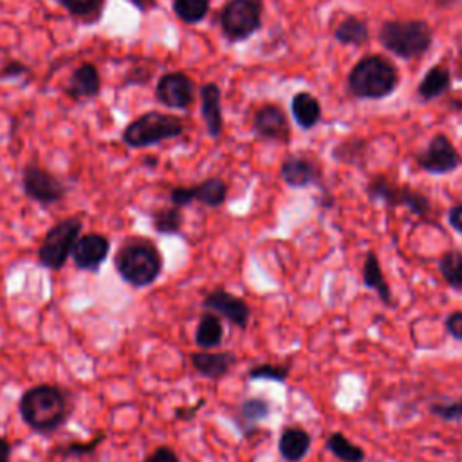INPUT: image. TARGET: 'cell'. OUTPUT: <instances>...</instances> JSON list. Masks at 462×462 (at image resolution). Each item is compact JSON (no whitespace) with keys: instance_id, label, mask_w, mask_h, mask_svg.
<instances>
[{"instance_id":"obj_1","label":"cell","mask_w":462,"mask_h":462,"mask_svg":"<svg viewBox=\"0 0 462 462\" xmlns=\"http://www.w3.org/2000/svg\"><path fill=\"white\" fill-rule=\"evenodd\" d=\"M70 395L58 384L40 383L27 388L18 401L23 424L40 435H51L72 417Z\"/></svg>"},{"instance_id":"obj_2","label":"cell","mask_w":462,"mask_h":462,"mask_svg":"<svg viewBox=\"0 0 462 462\" xmlns=\"http://www.w3.org/2000/svg\"><path fill=\"white\" fill-rule=\"evenodd\" d=\"M114 267L126 285L143 289L157 282L162 273L164 260L162 253L150 238L128 236L116 251Z\"/></svg>"},{"instance_id":"obj_3","label":"cell","mask_w":462,"mask_h":462,"mask_svg":"<svg viewBox=\"0 0 462 462\" xmlns=\"http://www.w3.org/2000/svg\"><path fill=\"white\" fill-rule=\"evenodd\" d=\"M397 69L379 54L365 56L348 74V90L359 99H383L397 88Z\"/></svg>"},{"instance_id":"obj_4","label":"cell","mask_w":462,"mask_h":462,"mask_svg":"<svg viewBox=\"0 0 462 462\" xmlns=\"http://www.w3.org/2000/svg\"><path fill=\"white\" fill-rule=\"evenodd\" d=\"M431 40L433 32L424 20H390L379 29L381 45L402 60L422 56Z\"/></svg>"},{"instance_id":"obj_5","label":"cell","mask_w":462,"mask_h":462,"mask_svg":"<svg viewBox=\"0 0 462 462\" xmlns=\"http://www.w3.org/2000/svg\"><path fill=\"white\" fill-rule=\"evenodd\" d=\"M186 130L184 121L177 116L150 110L128 123L121 134V139L130 148H148L168 139L182 135Z\"/></svg>"},{"instance_id":"obj_6","label":"cell","mask_w":462,"mask_h":462,"mask_svg":"<svg viewBox=\"0 0 462 462\" xmlns=\"http://www.w3.org/2000/svg\"><path fill=\"white\" fill-rule=\"evenodd\" d=\"M81 231L83 222L79 217H67L52 224L38 245V262L49 271H60L70 258Z\"/></svg>"},{"instance_id":"obj_7","label":"cell","mask_w":462,"mask_h":462,"mask_svg":"<svg viewBox=\"0 0 462 462\" xmlns=\"http://www.w3.org/2000/svg\"><path fill=\"white\" fill-rule=\"evenodd\" d=\"M366 197L374 202L384 204L386 208H406L420 218H426L431 213V202L424 193L410 186L395 184L384 175L372 177L366 184Z\"/></svg>"},{"instance_id":"obj_8","label":"cell","mask_w":462,"mask_h":462,"mask_svg":"<svg viewBox=\"0 0 462 462\" xmlns=\"http://www.w3.org/2000/svg\"><path fill=\"white\" fill-rule=\"evenodd\" d=\"M262 23V2L260 0H229L220 13L222 32L240 42L253 36Z\"/></svg>"},{"instance_id":"obj_9","label":"cell","mask_w":462,"mask_h":462,"mask_svg":"<svg viewBox=\"0 0 462 462\" xmlns=\"http://www.w3.org/2000/svg\"><path fill=\"white\" fill-rule=\"evenodd\" d=\"M22 189L27 199L42 204L52 206L65 199L69 188L60 177L38 164H27L22 171Z\"/></svg>"},{"instance_id":"obj_10","label":"cell","mask_w":462,"mask_h":462,"mask_svg":"<svg viewBox=\"0 0 462 462\" xmlns=\"http://www.w3.org/2000/svg\"><path fill=\"white\" fill-rule=\"evenodd\" d=\"M415 162L426 173L446 175L462 164V157L448 135L435 134L428 146L415 155Z\"/></svg>"},{"instance_id":"obj_11","label":"cell","mask_w":462,"mask_h":462,"mask_svg":"<svg viewBox=\"0 0 462 462\" xmlns=\"http://www.w3.org/2000/svg\"><path fill=\"white\" fill-rule=\"evenodd\" d=\"M227 200V184L220 177L204 179L193 186H177L170 189V202L186 208L191 202H200L208 208H220Z\"/></svg>"},{"instance_id":"obj_12","label":"cell","mask_w":462,"mask_h":462,"mask_svg":"<svg viewBox=\"0 0 462 462\" xmlns=\"http://www.w3.org/2000/svg\"><path fill=\"white\" fill-rule=\"evenodd\" d=\"M202 307L226 318L233 327H238L242 330H245L251 321V307L247 305V301L222 287L209 291L202 300Z\"/></svg>"},{"instance_id":"obj_13","label":"cell","mask_w":462,"mask_h":462,"mask_svg":"<svg viewBox=\"0 0 462 462\" xmlns=\"http://www.w3.org/2000/svg\"><path fill=\"white\" fill-rule=\"evenodd\" d=\"M155 97L168 108L184 110L195 99V83L186 72H166L155 85Z\"/></svg>"},{"instance_id":"obj_14","label":"cell","mask_w":462,"mask_h":462,"mask_svg":"<svg viewBox=\"0 0 462 462\" xmlns=\"http://www.w3.org/2000/svg\"><path fill=\"white\" fill-rule=\"evenodd\" d=\"M110 240L101 233H87L79 235L72 247V262L76 269L87 273H99L101 265L108 258Z\"/></svg>"},{"instance_id":"obj_15","label":"cell","mask_w":462,"mask_h":462,"mask_svg":"<svg viewBox=\"0 0 462 462\" xmlns=\"http://www.w3.org/2000/svg\"><path fill=\"white\" fill-rule=\"evenodd\" d=\"M195 372L209 381H220L238 363V357L231 350H197L189 354Z\"/></svg>"},{"instance_id":"obj_16","label":"cell","mask_w":462,"mask_h":462,"mask_svg":"<svg viewBox=\"0 0 462 462\" xmlns=\"http://www.w3.org/2000/svg\"><path fill=\"white\" fill-rule=\"evenodd\" d=\"M65 92L72 101L97 97L101 94V76L97 67L90 61L78 65L65 85Z\"/></svg>"},{"instance_id":"obj_17","label":"cell","mask_w":462,"mask_h":462,"mask_svg":"<svg viewBox=\"0 0 462 462\" xmlns=\"http://www.w3.org/2000/svg\"><path fill=\"white\" fill-rule=\"evenodd\" d=\"M280 177L291 188H307L321 180V170L309 157L291 155L282 162Z\"/></svg>"},{"instance_id":"obj_18","label":"cell","mask_w":462,"mask_h":462,"mask_svg":"<svg viewBox=\"0 0 462 462\" xmlns=\"http://www.w3.org/2000/svg\"><path fill=\"white\" fill-rule=\"evenodd\" d=\"M254 132L263 139L285 141L289 137V121L285 112L278 105H263L254 112Z\"/></svg>"},{"instance_id":"obj_19","label":"cell","mask_w":462,"mask_h":462,"mask_svg":"<svg viewBox=\"0 0 462 462\" xmlns=\"http://www.w3.org/2000/svg\"><path fill=\"white\" fill-rule=\"evenodd\" d=\"M220 99L222 92L217 83H206L200 87V112L209 137H220L224 128Z\"/></svg>"},{"instance_id":"obj_20","label":"cell","mask_w":462,"mask_h":462,"mask_svg":"<svg viewBox=\"0 0 462 462\" xmlns=\"http://www.w3.org/2000/svg\"><path fill=\"white\" fill-rule=\"evenodd\" d=\"M310 433L301 426H287L278 439V453L285 462H300L310 449Z\"/></svg>"},{"instance_id":"obj_21","label":"cell","mask_w":462,"mask_h":462,"mask_svg":"<svg viewBox=\"0 0 462 462\" xmlns=\"http://www.w3.org/2000/svg\"><path fill=\"white\" fill-rule=\"evenodd\" d=\"M361 280H363V285L372 289L379 300L392 307L393 305V298H392V289L383 274V269H381V262L377 258V254L374 251H368L365 254V260H363V269H361Z\"/></svg>"},{"instance_id":"obj_22","label":"cell","mask_w":462,"mask_h":462,"mask_svg":"<svg viewBox=\"0 0 462 462\" xmlns=\"http://www.w3.org/2000/svg\"><path fill=\"white\" fill-rule=\"evenodd\" d=\"M271 415V402L263 397H247L238 404L236 426L245 435L251 437L256 431V424Z\"/></svg>"},{"instance_id":"obj_23","label":"cell","mask_w":462,"mask_h":462,"mask_svg":"<svg viewBox=\"0 0 462 462\" xmlns=\"http://www.w3.org/2000/svg\"><path fill=\"white\" fill-rule=\"evenodd\" d=\"M222 339H224V325L220 321V316L211 310H204L202 316L199 318V323L193 334L195 345L200 350H213L222 345Z\"/></svg>"},{"instance_id":"obj_24","label":"cell","mask_w":462,"mask_h":462,"mask_svg":"<svg viewBox=\"0 0 462 462\" xmlns=\"http://www.w3.org/2000/svg\"><path fill=\"white\" fill-rule=\"evenodd\" d=\"M291 112L294 121L303 128L310 130L314 128L321 119V105L319 101L309 94V92H298L292 96L291 101Z\"/></svg>"},{"instance_id":"obj_25","label":"cell","mask_w":462,"mask_h":462,"mask_svg":"<svg viewBox=\"0 0 462 462\" xmlns=\"http://www.w3.org/2000/svg\"><path fill=\"white\" fill-rule=\"evenodd\" d=\"M152 227L159 235H179L184 226V211L179 206H162L150 213Z\"/></svg>"},{"instance_id":"obj_26","label":"cell","mask_w":462,"mask_h":462,"mask_svg":"<svg viewBox=\"0 0 462 462\" xmlns=\"http://www.w3.org/2000/svg\"><path fill=\"white\" fill-rule=\"evenodd\" d=\"M449 85H451L449 70L442 65H435L424 74V78L420 79V83L417 87V92L424 101H431V99L442 96L449 88Z\"/></svg>"},{"instance_id":"obj_27","label":"cell","mask_w":462,"mask_h":462,"mask_svg":"<svg viewBox=\"0 0 462 462\" xmlns=\"http://www.w3.org/2000/svg\"><path fill=\"white\" fill-rule=\"evenodd\" d=\"M327 449L341 462H365L366 460V453L365 449L352 442L345 433L341 431H334L327 437V442H325Z\"/></svg>"},{"instance_id":"obj_28","label":"cell","mask_w":462,"mask_h":462,"mask_svg":"<svg viewBox=\"0 0 462 462\" xmlns=\"http://www.w3.org/2000/svg\"><path fill=\"white\" fill-rule=\"evenodd\" d=\"M60 5L83 23H96L103 16L106 0H58Z\"/></svg>"},{"instance_id":"obj_29","label":"cell","mask_w":462,"mask_h":462,"mask_svg":"<svg viewBox=\"0 0 462 462\" xmlns=\"http://www.w3.org/2000/svg\"><path fill=\"white\" fill-rule=\"evenodd\" d=\"M439 273L444 282L457 291H462V251L448 249L439 258Z\"/></svg>"},{"instance_id":"obj_30","label":"cell","mask_w":462,"mask_h":462,"mask_svg":"<svg viewBox=\"0 0 462 462\" xmlns=\"http://www.w3.org/2000/svg\"><path fill=\"white\" fill-rule=\"evenodd\" d=\"M334 38L343 45H363L368 42V27L363 20L348 16L336 27Z\"/></svg>"},{"instance_id":"obj_31","label":"cell","mask_w":462,"mask_h":462,"mask_svg":"<svg viewBox=\"0 0 462 462\" xmlns=\"http://www.w3.org/2000/svg\"><path fill=\"white\" fill-rule=\"evenodd\" d=\"M173 13L184 23H199L209 11V0H173Z\"/></svg>"},{"instance_id":"obj_32","label":"cell","mask_w":462,"mask_h":462,"mask_svg":"<svg viewBox=\"0 0 462 462\" xmlns=\"http://www.w3.org/2000/svg\"><path fill=\"white\" fill-rule=\"evenodd\" d=\"M247 377L253 381H274V383H285L289 377V366L287 365H274V363H260L249 368Z\"/></svg>"},{"instance_id":"obj_33","label":"cell","mask_w":462,"mask_h":462,"mask_svg":"<svg viewBox=\"0 0 462 462\" xmlns=\"http://www.w3.org/2000/svg\"><path fill=\"white\" fill-rule=\"evenodd\" d=\"M105 437H106V435H105V433H101V435H97L96 439H92V440H88V442H70V444H65V446L58 448V449H56V453H58L61 458L92 455V453L97 449V446L103 442V439H105Z\"/></svg>"},{"instance_id":"obj_34","label":"cell","mask_w":462,"mask_h":462,"mask_svg":"<svg viewBox=\"0 0 462 462\" xmlns=\"http://www.w3.org/2000/svg\"><path fill=\"white\" fill-rule=\"evenodd\" d=\"M430 413L444 422H462V401L433 402L430 404Z\"/></svg>"},{"instance_id":"obj_35","label":"cell","mask_w":462,"mask_h":462,"mask_svg":"<svg viewBox=\"0 0 462 462\" xmlns=\"http://www.w3.org/2000/svg\"><path fill=\"white\" fill-rule=\"evenodd\" d=\"M444 328L453 339L462 341V310H453L451 314H448L444 321Z\"/></svg>"},{"instance_id":"obj_36","label":"cell","mask_w":462,"mask_h":462,"mask_svg":"<svg viewBox=\"0 0 462 462\" xmlns=\"http://www.w3.org/2000/svg\"><path fill=\"white\" fill-rule=\"evenodd\" d=\"M143 462H180V458L170 446H159Z\"/></svg>"},{"instance_id":"obj_37","label":"cell","mask_w":462,"mask_h":462,"mask_svg":"<svg viewBox=\"0 0 462 462\" xmlns=\"http://www.w3.org/2000/svg\"><path fill=\"white\" fill-rule=\"evenodd\" d=\"M29 74V67L22 61H7L2 69H0V79H14V78H20V76H25Z\"/></svg>"},{"instance_id":"obj_38","label":"cell","mask_w":462,"mask_h":462,"mask_svg":"<svg viewBox=\"0 0 462 462\" xmlns=\"http://www.w3.org/2000/svg\"><path fill=\"white\" fill-rule=\"evenodd\" d=\"M206 404V401L204 399H199L195 404H191V406H179L177 410H175V419H179V420H191L197 413H199V410L202 408Z\"/></svg>"},{"instance_id":"obj_39","label":"cell","mask_w":462,"mask_h":462,"mask_svg":"<svg viewBox=\"0 0 462 462\" xmlns=\"http://www.w3.org/2000/svg\"><path fill=\"white\" fill-rule=\"evenodd\" d=\"M448 224H449V227L453 231L462 235V202L449 208V211H448Z\"/></svg>"},{"instance_id":"obj_40","label":"cell","mask_w":462,"mask_h":462,"mask_svg":"<svg viewBox=\"0 0 462 462\" xmlns=\"http://www.w3.org/2000/svg\"><path fill=\"white\" fill-rule=\"evenodd\" d=\"M11 455H13L11 442L0 435V462H11Z\"/></svg>"},{"instance_id":"obj_41","label":"cell","mask_w":462,"mask_h":462,"mask_svg":"<svg viewBox=\"0 0 462 462\" xmlns=\"http://www.w3.org/2000/svg\"><path fill=\"white\" fill-rule=\"evenodd\" d=\"M134 7H137L143 13H148L150 9L157 7V0H128Z\"/></svg>"},{"instance_id":"obj_42","label":"cell","mask_w":462,"mask_h":462,"mask_svg":"<svg viewBox=\"0 0 462 462\" xmlns=\"http://www.w3.org/2000/svg\"><path fill=\"white\" fill-rule=\"evenodd\" d=\"M451 106H455V108H462V99H453V101H451Z\"/></svg>"}]
</instances>
